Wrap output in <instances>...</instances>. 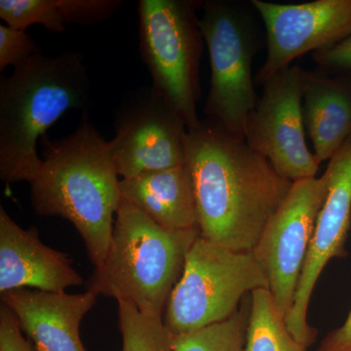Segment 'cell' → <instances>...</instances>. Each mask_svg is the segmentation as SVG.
Here are the masks:
<instances>
[{"mask_svg":"<svg viewBox=\"0 0 351 351\" xmlns=\"http://www.w3.org/2000/svg\"><path fill=\"white\" fill-rule=\"evenodd\" d=\"M186 165L200 237L232 251H253L293 182L243 138L208 119L188 130Z\"/></svg>","mask_w":351,"mask_h":351,"instance_id":"obj_1","label":"cell"},{"mask_svg":"<svg viewBox=\"0 0 351 351\" xmlns=\"http://www.w3.org/2000/svg\"><path fill=\"white\" fill-rule=\"evenodd\" d=\"M43 165L32 182L31 200L41 217H61L73 223L91 263L107 256L121 201L120 180L110 142L83 112L80 126L56 141L41 138Z\"/></svg>","mask_w":351,"mask_h":351,"instance_id":"obj_2","label":"cell"},{"mask_svg":"<svg viewBox=\"0 0 351 351\" xmlns=\"http://www.w3.org/2000/svg\"><path fill=\"white\" fill-rule=\"evenodd\" d=\"M90 80L82 53L43 52L0 76V178L29 182L43 159L39 138L69 110L88 112Z\"/></svg>","mask_w":351,"mask_h":351,"instance_id":"obj_3","label":"cell"},{"mask_svg":"<svg viewBox=\"0 0 351 351\" xmlns=\"http://www.w3.org/2000/svg\"><path fill=\"white\" fill-rule=\"evenodd\" d=\"M199 235L198 230L157 225L121 196L107 256L95 267L87 291L129 302L145 316L163 319L186 254Z\"/></svg>","mask_w":351,"mask_h":351,"instance_id":"obj_4","label":"cell"},{"mask_svg":"<svg viewBox=\"0 0 351 351\" xmlns=\"http://www.w3.org/2000/svg\"><path fill=\"white\" fill-rule=\"evenodd\" d=\"M201 10V32L211 64L204 113L245 140L247 119L258 99L252 63L263 43L256 10L251 1L230 0H206Z\"/></svg>","mask_w":351,"mask_h":351,"instance_id":"obj_5","label":"cell"},{"mask_svg":"<svg viewBox=\"0 0 351 351\" xmlns=\"http://www.w3.org/2000/svg\"><path fill=\"white\" fill-rule=\"evenodd\" d=\"M201 0H140V53L152 87L180 113L189 129L199 124L200 63L204 38Z\"/></svg>","mask_w":351,"mask_h":351,"instance_id":"obj_6","label":"cell"},{"mask_svg":"<svg viewBox=\"0 0 351 351\" xmlns=\"http://www.w3.org/2000/svg\"><path fill=\"white\" fill-rule=\"evenodd\" d=\"M269 289L252 252H234L198 237L166 304L163 323L173 336L191 334L232 317L245 295Z\"/></svg>","mask_w":351,"mask_h":351,"instance_id":"obj_7","label":"cell"},{"mask_svg":"<svg viewBox=\"0 0 351 351\" xmlns=\"http://www.w3.org/2000/svg\"><path fill=\"white\" fill-rule=\"evenodd\" d=\"M113 127L110 154L122 179L186 165L188 127L152 86L140 88L122 101Z\"/></svg>","mask_w":351,"mask_h":351,"instance_id":"obj_8","label":"cell"},{"mask_svg":"<svg viewBox=\"0 0 351 351\" xmlns=\"http://www.w3.org/2000/svg\"><path fill=\"white\" fill-rule=\"evenodd\" d=\"M328 191V177L293 182L282 204L269 219L254 247V257L269 280V290L284 318L295 291Z\"/></svg>","mask_w":351,"mask_h":351,"instance_id":"obj_9","label":"cell"},{"mask_svg":"<svg viewBox=\"0 0 351 351\" xmlns=\"http://www.w3.org/2000/svg\"><path fill=\"white\" fill-rule=\"evenodd\" d=\"M301 73L295 64L270 77L245 128L248 147L292 182L316 178L320 166L306 142Z\"/></svg>","mask_w":351,"mask_h":351,"instance_id":"obj_10","label":"cell"},{"mask_svg":"<svg viewBox=\"0 0 351 351\" xmlns=\"http://www.w3.org/2000/svg\"><path fill=\"white\" fill-rule=\"evenodd\" d=\"M265 27L267 57L255 78L263 85L307 53L328 49L351 34V0L299 4L252 0Z\"/></svg>","mask_w":351,"mask_h":351,"instance_id":"obj_11","label":"cell"},{"mask_svg":"<svg viewBox=\"0 0 351 351\" xmlns=\"http://www.w3.org/2000/svg\"><path fill=\"white\" fill-rule=\"evenodd\" d=\"M326 199L321 208L313 239L295 291L294 304L285 317L293 338L306 348L315 343L317 330L307 322L315 284L330 260L346 256L351 226V137L329 160Z\"/></svg>","mask_w":351,"mask_h":351,"instance_id":"obj_12","label":"cell"},{"mask_svg":"<svg viewBox=\"0 0 351 351\" xmlns=\"http://www.w3.org/2000/svg\"><path fill=\"white\" fill-rule=\"evenodd\" d=\"M84 283L68 254L41 242L38 230H24L0 207V294L27 288L66 292Z\"/></svg>","mask_w":351,"mask_h":351,"instance_id":"obj_13","label":"cell"},{"mask_svg":"<svg viewBox=\"0 0 351 351\" xmlns=\"http://www.w3.org/2000/svg\"><path fill=\"white\" fill-rule=\"evenodd\" d=\"M98 295L21 288L2 293L1 302L16 316L36 351H86L80 339L83 318Z\"/></svg>","mask_w":351,"mask_h":351,"instance_id":"obj_14","label":"cell"},{"mask_svg":"<svg viewBox=\"0 0 351 351\" xmlns=\"http://www.w3.org/2000/svg\"><path fill=\"white\" fill-rule=\"evenodd\" d=\"M301 86L304 127L321 164L351 137V75L302 69Z\"/></svg>","mask_w":351,"mask_h":351,"instance_id":"obj_15","label":"cell"},{"mask_svg":"<svg viewBox=\"0 0 351 351\" xmlns=\"http://www.w3.org/2000/svg\"><path fill=\"white\" fill-rule=\"evenodd\" d=\"M121 196L157 225L198 230L195 193L186 165L120 180Z\"/></svg>","mask_w":351,"mask_h":351,"instance_id":"obj_16","label":"cell"},{"mask_svg":"<svg viewBox=\"0 0 351 351\" xmlns=\"http://www.w3.org/2000/svg\"><path fill=\"white\" fill-rule=\"evenodd\" d=\"M244 351H307L289 332L269 289L251 293Z\"/></svg>","mask_w":351,"mask_h":351,"instance_id":"obj_17","label":"cell"},{"mask_svg":"<svg viewBox=\"0 0 351 351\" xmlns=\"http://www.w3.org/2000/svg\"><path fill=\"white\" fill-rule=\"evenodd\" d=\"M250 307L251 301L244 299L237 313L228 320L191 334L173 336L174 350L244 351Z\"/></svg>","mask_w":351,"mask_h":351,"instance_id":"obj_18","label":"cell"},{"mask_svg":"<svg viewBox=\"0 0 351 351\" xmlns=\"http://www.w3.org/2000/svg\"><path fill=\"white\" fill-rule=\"evenodd\" d=\"M117 304L122 351H175L173 335L163 319L145 316L129 302Z\"/></svg>","mask_w":351,"mask_h":351,"instance_id":"obj_19","label":"cell"},{"mask_svg":"<svg viewBox=\"0 0 351 351\" xmlns=\"http://www.w3.org/2000/svg\"><path fill=\"white\" fill-rule=\"evenodd\" d=\"M0 19L22 31L41 25L53 34L66 32L59 0H0Z\"/></svg>","mask_w":351,"mask_h":351,"instance_id":"obj_20","label":"cell"},{"mask_svg":"<svg viewBox=\"0 0 351 351\" xmlns=\"http://www.w3.org/2000/svg\"><path fill=\"white\" fill-rule=\"evenodd\" d=\"M64 25H91L112 18L122 0H59Z\"/></svg>","mask_w":351,"mask_h":351,"instance_id":"obj_21","label":"cell"},{"mask_svg":"<svg viewBox=\"0 0 351 351\" xmlns=\"http://www.w3.org/2000/svg\"><path fill=\"white\" fill-rule=\"evenodd\" d=\"M41 53L36 41L27 31L0 25V71L9 66L13 69Z\"/></svg>","mask_w":351,"mask_h":351,"instance_id":"obj_22","label":"cell"},{"mask_svg":"<svg viewBox=\"0 0 351 351\" xmlns=\"http://www.w3.org/2000/svg\"><path fill=\"white\" fill-rule=\"evenodd\" d=\"M314 63L327 73H351V34L341 43L328 49L313 53Z\"/></svg>","mask_w":351,"mask_h":351,"instance_id":"obj_23","label":"cell"},{"mask_svg":"<svg viewBox=\"0 0 351 351\" xmlns=\"http://www.w3.org/2000/svg\"><path fill=\"white\" fill-rule=\"evenodd\" d=\"M0 351H36L23 336L16 316L3 304L0 306Z\"/></svg>","mask_w":351,"mask_h":351,"instance_id":"obj_24","label":"cell"},{"mask_svg":"<svg viewBox=\"0 0 351 351\" xmlns=\"http://www.w3.org/2000/svg\"><path fill=\"white\" fill-rule=\"evenodd\" d=\"M317 351H351V309L346 322L322 339Z\"/></svg>","mask_w":351,"mask_h":351,"instance_id":"obj_25","label":"cell"}]
</instances>
